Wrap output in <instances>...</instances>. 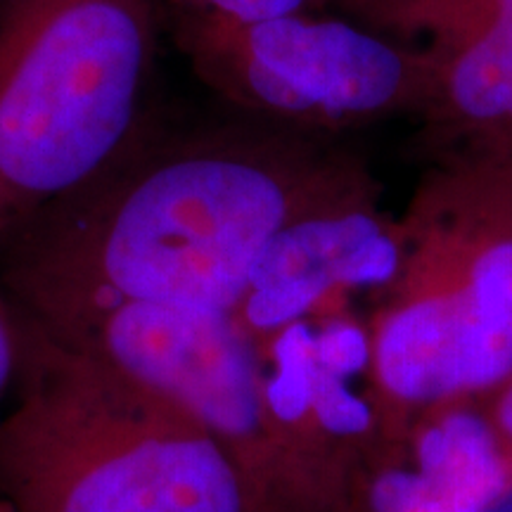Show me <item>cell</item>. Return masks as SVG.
<instances>
[{"mask_svg":"<svg viewBox=\"0 0 512 512\" xmlns=\"http://www.w3.org/2000/svg\"><path fill=\"white\" fill-rule=\"evenodd\" d=\"M377 195L335 140L242 114L143 124L91 181L0 245V287L27 318L102 304L230 313L290 223Z\"/></svg>","mask_w":512,"mask_h":512,"instance_id":"1","label":"cell"},{"mask_svg":"<svg viewBox=\"0 0 512 512\" xmlns=\"http://www.w3.org/2000/svg\"><path fill=\"white\" fill-rule=\"evenodd\" d=\"M17 318L19 392L0 420L10 512H264L183 406Z\"/></svg>","mask_w":512,"mask_h":512,"instance_id":"2","label":"cell"},{"mask_svg":"<svg viewBox=\"0 0 512 512\" xmlns=\"http://www.w3.org/2000/svg\"><path fill=\"white\" fill-rule=\"evenodd\" d=\"M399 221L401 264L368 320V399L387 448L430 408L512 380V171L441 159Z\"/></svg>","mask_w":512,"mask_h":512,"instance_id":"3","label":"cell"},{"mask_svg":"<svg viewBox=\"0 0 512 512\" xmlns=\"http://www.w3.org/2000/svg\"><path fill=\"white\" fill-rule=\"evenodd\" d=\"M157 29L145 0L0 5V245L145 124Z\"/></svg>","mask_w":512,"mask_h":512,"instance_id":"4","label":"cell"},{"mask_svg":"<svg viewBox=\"0 0 512 512\" xmlns=\"http://www.w3.org/2000/svg\"><path fill=\"white\" fill-rule=\"evenodd\" d=\"M27 320L183 406L219 441L264 512H358L354 491L280 422L264 354L230 313L124 302Z\"/></svg>","mask_w":512,"mask_h":512,"instance_id":"5","label":"cell"},{"mask_svg":"<svg viewBox=\"0 0 512 512\" xmlns=\"http://www.w3.org/2000/svg\"><path fill=\"white\" fill-rule=\"evenodd\" d=\"M192 74L261 124L335 140L425 110L432 57L349 17L323 12L233 22L169 15Z\"/></svg>","mask_w":512,"mask_h":512,"instance_id":"6","label":"cell"},{"mask_svg":"<svg viewBox=\"0 0 512 512\" xmlns=\"http://www.w3.org/2000/svg\"><path fill=\"white\" fill-rule=\"evenodd\" d=\"M401 254V221L384 214L377 195L316 211L275 235L233 320L261 347L351 292H380L396 275Z\"/></svg>","mask_w":512,"mask_h":512,"instance_id":"7","label":"cell"},{"mask_svg":"<svg viewBox=\"0 0 512 512\" xmlns=\"http://www.w3.org/2000/svg\"><path fill=\"white\" fill-rule=\"evenodd\" d=\"M427 53L432 88L422 117L444 159L512 171V0H484Z\"/></svg>","mask_w":512,"mask_h":512,"instance_id":"8","label":"cell"},{"mask_svg":"<svg viewBox=\"0 0 512 512\" xmlns=\"http://www.w3.org/2000/svg\"><path fill=\"white\" fill-rule=\"evenodd\" d=\"M363 27L406 41L408 36L432 34L441 0H330Z\"/></svg>","mask_w":512,"mask_h":512,"instance_id":"9","label":"cell"},{"mask_svg":"<svg viewBox=\"0 0 512 512\" xmlns=\"http://www.w3.org/2000/svg\"><path fill=\"white\" fill-rule=\"evenodd\" d=\"M145 3H150L157 12L166 10L169 15L216 17L233 19V22L311 15L330 8V0H145Z\"/></svg>","mask_w":512,"mask_h":512,"instance_id":"10","label":"cell"},{"mask_svg":"<svg viewBox=\"0 0 512 512\" xmlns=\"http://www.w3.org/2000/svg\"><path fill=\"white\" fill-rule=\"evenodd\" d=\"M19 370V318L8 294L0 287V396Z\"/></svg>","mask_w":512,"mask_h":512,"instance_id":"11","label":"cell"},{"mask_svg":"<svg viewBox=\"0 0 512 512\" xmlns=\"http://www.w3.org/2000/svg\"><path fill=\"white\" fill-rule=\"evenodd\" d=\"M484 408L498 439L503 441V446L512 456V380L505 382L489 399H484Z\"/></svg>","mask_w":512,"mask_h":512,"instance_id":"12","label":"cell"},{"mask_svg":"<svg viewBox=\"0 0 512 512\" xmlns=\"http://www.w3.org/2000/svg\"><path fill=\"white\" fill-rule=\"evenodd\" d=\"M0 512H10V508L3 501H0Z\"/></svg>","mask_w":512,"mask_h":512,"instance_id":"13","label":"cell"},{"mask_svg":"<svg viewBox=\"0 0 512 512\" xmlns=\"http://www.w3.org/2000/svg\"><path fill=\"white\" fill-rule=\"evenodd\" d=\"M5 3V0H0V5H3Z\"/></svg>","mask_w":512,"mask_h":512,"instance_id":"14","label":"cell"}]
</instances>
